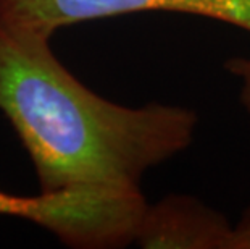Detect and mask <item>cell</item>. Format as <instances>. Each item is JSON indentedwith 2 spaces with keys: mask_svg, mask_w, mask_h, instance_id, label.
I'll return each instance as SVG.
<instances>
[{
  "mask_svg": "<svg viewBox=\"0 0 250 249\" xmlns=\"http://www.w3.org/2000/svg\"><path fill=\"white\" fill-rule=\"evenodd\" d=\"M0 110L33 158L42 193H141L144 175L188 149L199 123L186 107L102 99L63 68L49 39L2 26Z\"/></svg>",
  "mask_w": 250,
  "mask_h": 249,
  "instance_id": "6da1fadb",
  "label": "cell"
},
{
  "mask_svg": "<svg viewBox=\"0 0 250 249\" xmlns=\"http://www.w3.org/2000/svg\"><path fill=\"white\" fill-rule=\"evenodd\" d=\"M141 12L197 15L250 33V0H0V26L50 39L62 26Z\"/></svg>",
  "mask_w": 250,
  "mask_h": 249,
  "instance_id": "3957f363",
  "label": "cell"
},
{
  "mask_svg": "<svg viewBox=\"0 0 250 249\" xmlns=\"http://www.w3.org/2000/svg\"><path fill=\"white\" fill-rule=\"evenodd\" d=\"M239 243H241V249H250V205L242 215L241 222L236 225Z\"/></svg>",
  "mask_w": 250,
  "mask_h": 249,
  "instance_id": "8992f818",
  "label": "cell"
},
{
  "mask_svg": "<svg viewBox=\"0 0 250 249\" xmlns=\"http://www.w3.org/2000/svg\"><path fill=\"white\" fill-rule=\"evenodd\" d=\"M225 68L232 76L241 79V102L250 115V58L234 57L225 62Z\"/></svg>",
  "mask_w": 250,
  "mask_h": 249,
  "instance_id": "5b68a950",
  "label": "cell"
},
{
  "mask_svg": "<svg viewBox=\"0 0 250 249\" xmlns=\"http://www.w3.org/2000/svg\"><path fill=\"white\" fill-rule=\"evenodd\" d=\"M147 205L142 193L83 189L20 198L0 191V215L31 220L81 248L134 243Z\"/></svg>",
  "mask_w": 250,
  "mask_h": 249,
  "instance_id": "7a4b0ae2",
  "label": "cell"
},
{
  "mask_svg": "<svg viewBox=\"0 0 250 249\" xmlns=\"http://www.w3.org/2000/svg\"><path fill=\"white\" fill-rule=\"evenodd\" d=\"M142 248L241 249L236 226L189 196H168L147 205L136 240Z\"/></svg>",
  "mask_w": 250,
  "mask_h": 249,
  "instance_id": "277c9868",
  "label": "cell"
}]
</instances>
